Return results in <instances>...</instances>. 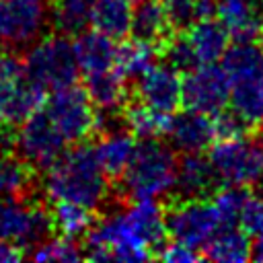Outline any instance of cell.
<instances>
[{"label":"cell","mask_w":263,"mask_h":263,"mask_svg":"<svg viewBox=\"0 0 263 263\" xmlns=\"http://www.w3.org/2000/svg\"><path fill=\"white\" fill-rule=\"evenodd\" d=\"M257 41L263 45V23H261V29H259V35H257Z\"/></svg>","instance_id":"cell-37"},{"label":"cell","mask_w":263,"mask_h":263,"mask_svg":"<svg viewBox=\"0 0 263 263\" xmlns=\"http://www.w3.org/2000/svg\"><path fill=\"white\" fill-rule=\"evenodd\" d=\"M66 142L68 140L55 127L49 115L39 109L18 125L14 150L37 171H47L66 152Z\"/></svg>","instance_id":"cell-10"},{"label":"cell","mask_w":263,"mask_h":263,"mask_svg":"<svg viewBox=\"0 0 263 263\" xmlns=\"http://www.w3.org/2000/svg\"><path fill=\"white\" fill-rule=\"evenodd\" d=\"M249 193L251 191H247L245 185H220L216 189V193L212 195V201H214L224 226L238 224V216H240V210H242Z\"/></svg>","instance_id":"cell-30"},{"label":"cell","mask_w":263,"mask_h":263,"mask_svg":"<svg viewBox=\"0 0 263 263\" xmlns=\"http://www.w3.org/2000/svg\"><path fill=\"white\" fill-rule=\"evenodd\" d=\"M251 259L263 263V226L261 230L255 234V242H253V253H251Z\"/></svg>","instance_id":"cell-36"},{"label":"cell","mask_w":263,"mask_h":263,"mask_svg":"<svg viewBox=\"0 0 263 263\" xmlns=\"http://www.w3.org/2000/svg\"><path fill=\"white\" fill-rule=\"evenodd\" d=\"M25 72L45 90L74 84L80 74V66L70 37L55 31L37 39L25 55Z\"/></svg>","instance_id":"cell-4"},{"label":"cell","mask_w":263,"mask_h":263,"mask_svg":"<svg viewBox=\"0 0 263 263\" xmlns=\"http://www.w3.org/2000/svg\"><path fill=\"white\" fill-rule=\"evenodd\" d=\"M230 101V82L224 68L214 64L199 66L185 72L181 84V103L185 109L216 115L226 109Z\"/></svg>","instance_id":"cell-11"},{"label":"cell","mask_w":263,"mask_h":263,"mask_svg":"<svg viewBox=\"0 0 263 263\" xmlns=\"http://www.w3.org/2000/svg\"><path fill=\"white\" fill-rule=\"evenodd\" d=\"M251 234H247L238 224L222 226L201 249L203 259L216 263H245L251 259Z\"/></svg>","instance_id":"cell-21"},{"label":"cell","mask_w":263,"mask_h":263,"mask_svg":"<svg viewBox=\"0 0 263 263\" xmlns=\"http://www.w3.org/2000/svg\"><path fill=\"white\" fill-rule=\"evenodd\" d=\"M51 210L37 197H0V240L35 249L53 234Z\"/></svg>","instance_id":"cell-6"},{"label":"cell","mask_w":263,"mask_h":263,"mask_svg":"<svg viewBox=\"0 0 263 263\" xmlns=\"http://www.w3.org/2000/svg\"><path fill=\"white\" fill-rule=\"evenodd\" d=\"M177 179V154L173 146L160 142V138L140 140L132 162L121 175L123 201L154 199L175 189Z\"/></svg>","instance_id":"cell-3"},{"label":"cell","mask_w":263,"mask_h":263,"mask_svg":"<svg viewBox=\"0 0 263 263\" xmlns=\"http://www.w3.org/2000/svg\"><path fill=\"white\" fill-rule=\"evenodd\" d=\"M156 257L166 261V263H193V261L203 259L201 251H197V249H193V247H189L185 242H179V240L166 242Z\"/></svg>","instance_id":"cell-33"},{"label":"cell","mask_w":263,"mask_h":263,"mask_svg":"<svg viewBox=\"0 0 263 263\" xmlns=\"http://www.w3.org/2000/svg\"><path fill=\"white\" fill-rule=\"evenodd\" d=\"M220 179L201 152H183L177 158V179L175 195L181 197H212L220 187Z\"/></svg>","instance_id":"cell-15"},{"label":"cell","mask_w":263,"mask_h":263,"mask_svg":"<svg viewBox=\"0 0 263 263\" xmlns=\"http://www.w3.org/2000/svg\"><path fill=\"white\" fill-rule=\"evenodd\" d=\"M160 55V49L148 41L142 39H129L117 45V55H115V68L127 78H140L148 68L156 64V58Z\"/></svg>","instance_id":"cell-27"},{"label":"cell","mask_w":263,"mask_h":263,"mask_svg":"<svg viewBox=\"0 0 263 263\" xmlns=\"http://www.w3.org/2000/svg\"><path fill=\"white\" fill-rule=\"evenodd\" d=\"M76 58L80 72L97 74L115 68V55H117V43L113 37L105 35L103 31H82L74 43Z\"/></svg>","instance_id":"cell-18"},{"label":"cell","mask_w":263,"mask_h":263,"mask_svg":"<svg viewBox=\"0 0 263 263\" xmlns=\"http://www.w3.org/2000/svg\"><path fill=\"white\" fill-rule=\"evenodd\" d=\"M49 210H51L53 228L62 236H70V238L86 236V232L90 230V226L97 220V216H95L97 212L92 208H86L76 201L58 199Z\"/></svg>","instance_id":"cell-26"},{"label":"cell","mask_w":263,"mask_h":263,"mask_svg":"<svg viewBox=\"0 0 263 263\" xmlns=\"http://www.w3.org/2000/svg\"><path fill=\"white\" fill-rule=\"evenodd\" d=\"M129 0H95L92 25L105 35L123 39L132 27V8Z\"/></svg>","instance_id":"cell-28"},{"label":"cell","mask_w":263,"mask_h":263,"mask_svg":"<svg viewBox=\"0 0 263 263\" xmlns=\"http://www.w3.org/2000/svg\"><path fill=\"white\" fill-rule=\"evenodd\" d=\"M166 136L171 138V146L179 152H203L218 138L214 115L185 109L171 117Z\"/></svg>","instance_id":"cell-14"},{"label":"cell","mask_w":263,"mask_h":263,"mask_svg":"<svg viewBox=\"0 0 263 263\" xmlns=\"http://www.w3.org/2000/svg\"><path fill=\"white\" fill-rule=\"evenodd\" d=\"M95 0H51V25L58 33L78 37L92 23Z\"/></svg>","instance_id":"cell-25"},{"label":"cell","mask_w":263,"mask_h":263,"mask_svg":"<svg viewBox=\"0 0 263 263\" xmlns=\"http://www.w3.org/2000/svg\"><path fill=\"white\" fill-rule=\"evenodd\" d=\"M138 146V138L127 129H105L101 132V138L97 142V154L105 168V173L111 179H121L127 164L134 158Z\"/></svg>","instance_id":"cell-20"},{"label":"cell","mask_w":263,"mask_h":263,"mask_svg":"<svg viewBox=\"0 0 263 263\" xmlns=\"http://www.w3.org/2000/svg\"><path fill=\"white\" fill-rule=\"evenodd\" d=\"M84 88H86L88 97L92 99L95 107L101 111H107V113L123 109V105L132 97L127 78L117 68L97 72V74H86Z\"/></svg>","instance_id":"cell-19"},{"label":"cell","mask_w":263,"mask_h":263,"mask_svg":"<svg viewBox=\"0 0 263 263\" xmlns=\"http://www.w3.org/2000/svg\"><path fill=\"white\" fill-rule=\"evenodd\" d=\"M37 168L16 152H0V197H35Z\"/></svg>","instance_id":"cell-23"},{"label":"cell","mask_w":263,"mask_h":263,"mask_svg":"<svg viewBox=\"0 0 263 263\" xmlns=\"http://www.w3.org/2000/svg\"><path fill=\"white\" fill-rule=\"evenodd\" d=\"M185 37L191 43V49L199 62V66L216 64L222 60V55L228 49V37L230 31L224 27L222 21L214 18H201L195 21L187 31H183Z\"/></svg>","instance_id":"cell-17"},{"label":"cell","mask_w":263,"mask_h":263,"mask_svg":"<svg viewBox=\"0 0 263 263\" xmlns=\"http://www.w3.org/2000/svg\"><path fill=\"white\" fill-rule=\"evenodd\" d=\"M33 261H80L84 259V249L70 236H49L31 251Z\"/></svg>","instance_id":"cell-29"},{"label":"cell","mask_w":263,"mask_h":263,"mask_svg":"<svg viewBox=\"0 0 263 263\" xmlns=\"http://www.w3.org/2000/svg\"><path fill=\"white\" fill-rule=\"evenodd\" d=\"M171 117H173L171 113H162V111L142 103L134 95L121 109V119H123L125 129L132 132L138 140L166 136L168 127H171Z\"/></svg>","instance_id":"cell-24"},{"label":"cell","mask_w":263,"mask_h":263,"mask_svg":"<svg viewBox=\"0 0 263 263\" xmlns=\"http://www.w3.org/2000/svg\"><path fill=\"white\" fill-rule=\"evenodd\" d=\"M214 123H216V136H218V140H224V138H242V136H251L255 132L234 109H222L220 113H216L214 115Z\"/></svg>","instance_id":"cell-31"},{"label":"cell","mask_w":263,"mask_h":263,"mask_svg":"<svg viewBox=\"0 0 263 263\" xmlns=\"http://www.w3.org/2000/svg\"><path fill=\"white\" fill-rule=\"evenodd\" d=\"M45 105V88L27 74L0 82V125L16 129Z\"/></svg>","instance_id":"cell-12"},{"label":"cell","mask_w":263,"mask_h":263,"mask_svg":"<svg viewBox=\"0 0 263 263\" xmlns=\"http://www.w3.org/2000/svg\"><path fill=\"white\" fill-rule=\"evenodd\" d=\"M162 212L168 236L197 251L224 226L210 197H181L173 193L162 203Z\"/></svg>","instance_id":"cell-5"},{"label":"cell","mask_w":263,"mask_h":263,"mask_svg":"<svg viewBox=\"0 0 263 263\" xmlns=\"http://www.w3.org/2000/svg\"><path fill=\"white\" fill-rule=\"evenodd\" d=\"M49 21L51 0H0V47L33 45Z\"/></svg>","instance_id":"cell-9"},{"label":"cell","mask_w":263,"mask_h":263,"mask_svg":"<svg viewBox=\"0 0 263 263\" xmlns=\"http://www.w3.org/2000/svg\"><path fill=\"white\" fill-rule=\"evenodd\" d=\"M181 84L179 70L168 64H154L138 78L132 95L162 113H173L181 105Z\"/></svg>","instance_id":"cell-13"},{"label":"cell","mask_w":263,"mask_h":263,"mask_svg":"<svg viewBox=\"0 0 263 263\" xmlns=\"http://www.w3.org/2000/svg\"><path fill=\"white\" fill-rule=\"evenodd\" d=\"M230 82V109L253 129L263 125V45L257 39L236 41L222 55Z\"/></svg>","instance_id":"cell-2"},{"label":"cell","mask_w":263,"mask_h":263,"mask_svg":"<svg viewBox=\"0 0 263 263\" xmlns=\"http://www.w3.org/2000/svg\"><path fill=\"white\" fill-rule=\"evenodd\" d=\"M210 162L222 185H259L263 181V140L224 138L210 148Z\"/></svg>","instance_id":"cell-7"},{"label":"cell","mask_w":263,"mask_h":263,"mask_svg":"<svg viewBox=\"0 0 263 263\" xmlns=\"http://www.w3.org/2000/svg\"><path fill=\"white\" fill-rule=\"evenodd\" d=\"M132 4H140V2H146V0H129Z\"/></svg>","instance_id":"cell-38"},{"label":"cell","mask_w":263,"mask_h":263,"mask_svg":"<svg viewBox=\"0 0 263 263\" xmlns=\"http://www.w3.org/2000/svg\"><path fill=\"white\" fill-rule=\"evenodd\" d=\"M129 33L136 39L148 41L160 49L177 31L171 27L160 0H146L136 4V10L132 12Z\"/></svg>","instance_id":"cell-22"},{"label":"cell","mask_w":263,"mask_h":263,"mask_svg":"<svg viewBox=\"0 0 263 263\" xmlns=\"http://www.w3.org/2000/svg\"><path fill=\"white\" fill-rule=\"evenodd\" d=\"M27 257V251L14 242L0 240V263H16Z\"/></svg>","instance_id":"cell-35"},{"label":"cell","mask_w":263,"mask_h":263,"mask_svg":"<svg viewBox=\"0 0 263 263\" xmlns=\"http://www.w3.org/2000/svg\"><path fill=\"white\" fill-rule=\"evenodd\" d=\"M27 74L25 72V60L16 55V49L0 47V82L2 80H12Z\"/></svg>","instance_id":"cell-34"},{"label":"cell","mask_w":263,"mask_h":263,"mask_svg":"<svg viewBox=\"0 0 263 263\" xmlns=\"http://www.w3.org/2000/svg\"><path fill=\"white\" fill-rule=\"evenodd\" d=\"M43 189L51 201H76L92 210H99L111 195L109 175L99 160L97 148L86 140L64 152L47 168Z\"/></svg>","instance_id":"cell-1"},{"label":"cell","mask_w":263,"mask_h":263,"mask_svg":"<svg viewBox=\"0 0 263 263\" xmlns=\"http://www.w3.org/2000/svg\"><path fill=\"white\" fill-rule=\"evenodd\" d=\"M45 113L68 142H84L99 132L101 117L86 88L74 84L55 88L45 99Z\"/></svg>","instance_id":"cell-8"},{"label":"cell","mask_w":263,"mask_h":263,"mask_svg":"<svg viewBox=\"0 0 263 263\" xmlns=\"http://www.w3.org/2000/svg\"><path fill=\"white\" fill-rule=\"evenodd\" d=\"M238 226L255 236L261 226H263V195L261 193H249L242 210H240V216H238Z\"/></svg>","instance_id":"cell-32"},{"label":"cell","mask_w":263,"mask_h":263,"mask_svg":"<svg viewBox=\"0 0 263 263\" xmlns=\"http://www.w3.org/2000/svg\"><path fill=\"white\" fill-rule=\"evenodd\" d=\"M218 18L236 41L257 39L263 23V0H218Z\"/></svg>","instance_id":"cell-16"}]
</instances>
